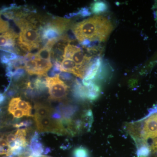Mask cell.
I'll use <instances>...</instances> for the list:
<instances>
[{
    "label": "cell",
    "mask_w": 157,
    "mask_h": 157,
    "mask_svg": "<svg viewBox=\"0 0 157 157\" xmlns=\"http://www.w3.org/2000/svg\"><path fill=\"white\" fill-rule=\"evenodd\" d=\"M72 30L77 40L103 42L107 40L113 30V26L107 17L95 15L76 24Z\"/></svg>",
    "instance_id": "6da1fadb"
},
{
    "label": "cell",
    "mask_w": 157,
    "mask_h": 157,
    "mask_svg": "<svg viewBox=\"0 0 157 157\" xmlns=\"http://www.w3.org/2000/svg\"><path fill=\"white\" fill-rule=\"evenodd\" d=\"M28 15L14 21L21 30L17 38L18 46L24 51L29 52L39 48L42 41L40 27H38L35 19H31Z\"/></svg>",
    "instance_id": "7a4b0ae2"
},
{
    "label": "cell",
    "mask_w": 157,
    "mask_h": 157,
    "mask_svg": "<svg viewBox=\"0 0 157 157\" xmlns=\"http://www.w3.org/2000/svg\"><path fill=\"white\" fill-rule=\"evenodd\" d=\"M70 19L61 17H56L50 22L45 24L40 28L42 42L51 40H61L63 34L70 26Z\"/></svg>",
    "instance_id": "3957f363"
},
{
    "label": "cell",
    "mask_w": 157,
    "mask_h": 157,
    "mask_svg": "<svg viewBox=\"0 0 157 157\" xmlns=\"http://www.w3.org/2000/svg\"><path fill=\"white\" fill-rule=\"evenodd\" d=\"M45 81L48 90L49 99L52 101H61L66 98L69 87L60 78L59 74L54 77H46Z\"/></svg>",
    "instance_id": "277c9868"
},
{
    "label": "cell",
    "mask_w": 157,
    "mask_h": 157,
    "mask_svg": "<svg viewBox=\"0 0 157 157\" xmlns=\"http://www.w3.org/2000/svg\"><path fill=\"white\" fill-rule=\"evenodd\" d=\"M34 117L36 126L39 132H50L59 135H67L60 120L54 119L52 117V115Z\"/></svg>",
    "instance_id": "5b68a950"
},
{
    "label": "cell",
    "mask_w": 157,
    "mask_h": 157,
    "mask_svg": "<svg viewBox=\"0 0 157 157\" xmlns=\"http://www.w3.org/2000/svg\"><path fill=\"white\" fill-rule=\"evenodd\" d=\"M63 57L64 59H71L78 67L86 72L91 63V57L85 54L81 48L70 44L65 47Z\"/></svg>",
    "instance_id": "8992f818"
},
{
    "label": "cell",
    "mask_w": 157,
    "mask_h": 157,
    "mask_svg": "<svg viewBox=\"0 0 157 157\" xmlns=\"http://www.w3.org/2000/svg\"><path fill=\"white\" fill-rule=\"evenodd\" d=\"M18 37V34L11 29L0 35V49L7 52L16 53L17 51L14 46L15 40Z\"/></svg>",
    "instance_id": "52a82bcc"
},
{
    "label": "cell",
    "mask_w": 157,
    "mask_h": 157,
    "mask_svg": "<svg viewBox=\"0 0 157 157\" xmlns=\"http://www.w3.org/2000/svg\"><path fill=\"white\" fill-rule=\"evenodd\" d=\"M60 72L71 73L81 78H84L86 72L78 67L75 62L70 59H63L60 63Z\"/></svg>",
    "instance_id": "ba28073f"
},
{
    "label": "cell",
    "mask_w": 157,
    "mask_h": 157,
    "mask_svg": "<svg viewBox=\"0 0 157 157\" xmlns=\"http://www.w3.org/2000/svg\"><path fill=\"white\" fill-rule=\"evenodd\" d=\"M102 64V60L100 57L96 58L93 61L91 62L89 67L88 68L82 83L85 86H88L92 82H94L98 75L99 70Z\"/></svg>",
    "instance_id": "9c48e42d"
},
{
    "label": "cell",
    "mask_w": 157,
    "mask_h": 157,
    "mask_svg": "<svg viewBox=\"0 0 157 157\" xmlns=\"http://www.w3.org/2000/svg\"><path fill=\"white\" fill-rule=\"evenodd\" d=\"M16 108L21 109L26 113L29 117H34L32 114V107L31 104L27 101L21 100L19 97L11 99L9 102L8 111L10 113Z\"/></svg>",
    "instance_id": "30bf717a"
},
{
    "label": "cell",
    "mask_w": 157,
    "mask_h": 157,
    "mask_svg": "<svg viewBox=\"0 0 157 157\" xmlns=\"http://www.w3.org/2000/svg\"><path fill=\"white\" fill-rule=\"evenodd\" d=\"M78 109L77 106L70 104H61L57 107L56 110L60 114L62 120H73Z\"/></svg>",
    "instance_id": "8fae6325"
},
{
    "label": "cell",
    "mask_w": 157,
    "mask_h": 157,
    "mask_svg": "<svg viewBox=\"0 0 157 157\" xmlns=\"http://www.w3.org/2000/svg\"><path fill=\"white\" fill-rule=\"evenodd\" d=\"M29 147L30 153L33 154L42 155L47 153L49 151V149H44L42 142H40L39 135L37 132H35L31 138Z\"/></svg>",
    "instance_id": "7c38bea8"
},
{
    "label": "cell",
    "mask_w": 157,
    "mask_h": 157,
    "mask_svg": "<svg viewBox=\"0 0 157 157\" xmlns=\"http://www.w3.org/2000/svg\"><path fill=\"white\" fill-rule=\"evenodd\" d=\"M35 59L37 64L36 75L39 76H46L52 67L51 60L39 58H35Z\"/></svg>",
    "instance_id": "4fadbf2b"
},
{
    "label": "cell",
    "mask_w": 157,
    "mask_h": 157,
    "mask_svg": "<svg viewBox=\"0 0 157 157\" xmlns=\"http://www.w3.org/2000/svg\"><path fill=\"white\" fill-rule=\"evenodd\" d=\"M73 97L77 100H85L87 98V88L76 79L73 86Z\"/></svg>",
    "instance_id": "5bb4252c"
},
{
    "label": "cell",
    "mask_w": 157,
    "mask_h": 157,
    "mask_svg": "<svg viewBox=\"0 0 157 157\" xmlns=\"http://www.w3.org/2000/svg\"><path fill=\"white\" fill-rule=\"evenodd\" d=\"M35 116L45 117L52 115L55 111L52 107L46 104L36 103L35 105Z\"/></svg>",
    "instance_id": "9a60e30c"
},
{
    "label": "cell",
    "mask_w": 157,
    "mask_h": 157,
    "mask_svg": "<svg viewBox=\"0 0 157 157\" xmlns=\"http://www.w3.org/2000/svg\"><path fill=\"white\" fill-rule=\"evenodd\" d=\"M86 87L87 88L86 99L90 101L97 100L101 94V87L94 82H92Z\"/></svg>",
    "instance_id": "2e32d148"
},
{
    "label": "cell",
    "mask_w": 157,
    "mask_h": 157,
    "mask_svg": "<svg viewBox=\"0 0 157 157\" xmlns=\"http://www.w3.org/2000/svg\"><path fill=\"white\" fill-rule=\"evenodd\" d=\"M52 47L48 45H45L38 52L34 54L35 58H39L43 59L51 60L52 54Z\"/></svg>",
    "instance_id": "e0dca14e"
},
{
    "label": "cell",
    "mask_w": 157,
    "mask_h": 157,
    "mask_svg": "<svg viewBox=\"0 0 157 157\" xmlns=\"http://www.w3.org/2000/svg\"><path fill=\"white\" fill-rule=\"evenodd\" d=\"M108 9V6L107 3L101 1L94 2L91 6V12L95 14L104 13L107 11Z\"/></svg>",
    "instance_id": "ac0fdd59"
},
{
    "label": "cell",
    "mask_w": 157,
    "mask_h": 157,
    "mask_svg": "<svg viewBox=\"0 0 157 157\" xmlns=\"http://www.w3.org/2000/svg\"><path fill=\"white\" fill-rule=\"evenodd\" d=\"M24 69L30 75H36L37 64L35 59L25 62Z\"/></svg>",
    "instance_id": "d6986e66"
},
{
    "label": "cell",
    "mask_w": 157,
    "mask_h": 157,
    "mask_svg": "<svg viewBox=\"0 0 157 157\" xmlns=\"http://www.w3.org/2000/svg\"><path fill=\"white\" fill-rule=\"evenodd\" d=\"M19 56L17 55L16 53L13 52H7L2 54L1 56V62L3 64H8L10 62L14 60L17 59L20 57Z\"/></svg>",
    "instance_id": "ffe728a7"
},
{
    "label": "cell",
    "mask_w": 157,
    "mask_h": 157,
    "mask_svg": "<svg viewBox=\"0 0 157 157\" xmlns=\"http://www.w3.org/2000/svg\"><path fill=\"white\" fill-rule=\"evenodd\" d=\"M74 157H88L87 150L82 147L75 149L73 151Z\"/></svg>",
    "instance_id": "44dd1931"
},
{
    "label": "cell",
    "mask_w": 157,
    "mask_h": 157,
    "mask_svg": "<svg viewBox=\"0 0 157 157\" xmlns=\"http://www.w3.org/2000/svg\"><path fill=\"white\" fill-rule=\"evenodd\" d=\"M25 74V69L23 68H18L15 69L12 72V77L15 81L19 80Z\"/></svg>",
    "instance_id": "7402d4cb"
},
{
    "label": "cell",
    "mask_w": 157,
    "mask_h": 157,
    "mask_svg": "<svg viewBox=\"0 0 157 157\" xmlns=\"http://www.w3.org/2000/svg\"><path fill=\"white\" fill-rule=\"evenodd\" d=\"M60 63L58 60H56L54 62L52 70H51L50 73L51 77V76L54 77L57 74H60L59 73L60 72Z\"/></svg>",
    "instance_id": "603a6c76"
},
{
    "label": "cell",
    "mask_w": 157,
    "mask_h": 157,
    "mask_svg": "<svg viewBox=\"0 0 157 157\" xmlns=\"http://www.w3.org/2000/svg\"><path fill=\"white\" fill-rule=\"evenodd\" d=\"M0 13V34H2L9 30V24L8 21L2 18Z\"/></svg>",
    "instance_id": "cb8c5ba5"
},
{
    "label": "cell",
    "mask_w": 157,
    "mask_h": 157,
    "mask_svg": "<svg viewBox=\"0 0 157 157\" xmlns=\"http://www.w3.org/2000/svg\"><path fill=\"white\" fill-rule=\"evenodd\" d=\"M32 124V121L30 120H26L20 122L19 123L14 124L13 127L17 128H28Z\"/></svg>",
    "instance_id": "d4e9b609"
},
{
    "label": "cell",
    "mask_w": 157,
    "mask_h": 157,
    "mask_svg": "<svg viewBox=\"0 0 157 157\" xmlns=\"http://www.w3.org/2000/svg\"><path fill=\"white\" fill-rule=\"evenodd\" d=\"M5 137H6V139L9 144L13 142L17 138L15 135V132L14 133L11 132V133H9L7 135H5Z\"/></svg>",
    "instance_id": "484cf974"
},
{
    "label": "cell",
    "mask_w": 157,
    "mask_h": 157,
    "mask_svg": "<svg viewBox=\"0 0 157 157\" xmlns=\"http://www.w3.org/2000/svg\"><path fill=\"white\" fill-rule=\"evenodd\" d=\"M59 77H60L62 79L67 80H70L72 78V76L70 75V73H64V72L59 74Z\"/></svg>",
    "instance_id": "4316f807"
},
{
    "label": "cell",
    "mask_w": 157,
    "mask_h": 157,
    "mask_svg": "<svg viewBox=\"0 0 157 157\" xmlns=\"http://www.w3.org/2000/svg\"><path fill=\"white\" fill-rule=\"evenodd\" d=\"M24 157H50L45 156V155H36L30 153L28 155H26Z\"/></svg>",
    "instance_id": "83f0119b"
},
{
    "label": "cell",
    "mask_w": 157,
    "mask_h": 157,
    "mask_svg": "<svg viewBox=\"0 0 157 157\" xmlns=\"http://www.w3.org/2000/svg\"><path fill=\"white\" fill-rule=\"evenodd\" d=\"M6 99V96L0 93V104H2Z\"/></svg>",
    "instance_id": "f1b7e54d"
},
{
    "label": "cell",
    "mask_w": 157,
    "mask_h": 157,
    "mask_svg": "<svg viewBox=\"0 0 157 157\" xmlns=\"http://www.w3.org/2000/svg\"><path fill=\"white\" fill-rule=\"evenodd\" d=\"M8 157H23L22 156H16V157H14V156H9Z\"/></svg>",
    "instance_id": "f546056e"
}]
</instances>
